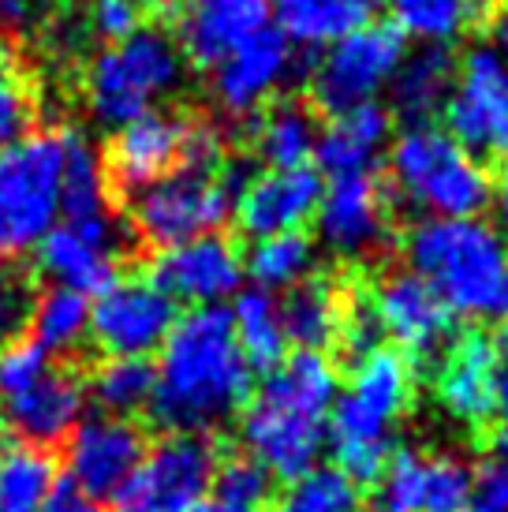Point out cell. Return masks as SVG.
<instances>
[{
  "instance_id": "4fadbf2b",
  "label": "cell",
  "mask_w": 508,
  "mask_h": 512,
  "mask_svg": "<svg viewBox=\"0 0 508 512\" xmlns=\"http://www.w3.org/2000/svg\"><path fill=\"white\" fill-rule=\"evenodd\" d=\"M475 468L460 456L400 449L374 483V512H467Z\"/></svg>"
},
{
  "instance_id": "ab89813d",
  "label": "cell",
  "mask_w": 508,
  "mask_h": 512,
  "mask_svg": "<svg viewBox=\"0 0 508 512\" xmlns=\"http://www.w3.org/2000/svg\"><path fill=\"white\" fill-rule=\"evenodd\" d=\"M210 498L228 501V505H243V509H262L266 512L269 501V475L251 456H232L225 464H217L213 475Z\"/></svg>"
},
{
  "instance_id": "8992f818",
  "label": "cell",
  "mask_w": 508,
  "mask_h": 512,
  "mask_svg": "<svg viewBox=\"0 0 508 512\" xmlns=\"http://www.w3.org/2000/svg\"><path fill=\"white\" fill-rule=\"evenodd\" d=\"M184 79V53L169 30L142 27L120 45H105L83 79L86 109L101 128H124L154 113Z\"/></svg>"
},
{
  "instance_id": "816d5d0a",
  "label": "cell",
  "mask_w": 508,
  "mask_h": 512,
  "mask_svg": "<svg viewBox=\"0 0 508 512\" xmlns=\"http://www.w3.org/2000/svg\"><path fill=\"white\" fill-rule=\"evenodd\" d=\"M497 412L505 415V423H508V378H501V393H497Z\"/></svg>"
},
{
  "instance_id": "5b68a950",
  "label": "cell",
  "mask_w": 508,
  "mask_h": 512,
  "mask_svg": "<svg viewBox=\"0 0 508 512\" xmlns=\"http://www.w3.org/2000/svg\"><path fill=\"white\" fill-rule=\"evenodd\" d=\"M393 191L426 217H482L494 202V180L445 128L415 124L389 146Z\"/></svg>"
},
{
  "instance_id": "7bdbcfd3",
  "label": "cell",
  "mask_w": 508,
  "mask_h": 512,
  "mask_svg": "<svg viewBox=\"0 0 508 512\" xmlns=\"http://www.w3.org/2000/svg\"><path fill=\"white\" fill-rule=\"evenodd\" d=\"M30 307H34L30 285L15 270L0 266V348L19 341L23 326L30 322Z\"/></svg>"
},
{
  "instance_id": "1f68e13d",
  "label": "cell",
  "mask_w": 508,
  "mask_h": 512,
  "mask_svg": "<svg viewBox=\"0 0 508 512\" xmlns=\"http://www.w3.org/2000/svg\"><path fill=\"white\" fill-rule=\"evenodd\" d=\"M57 490V460L38 445H12L0 453V512H42Z\"/></svg>"
},
{
  "instance_id": "60d3db41",
  "label": "cell",
  "mask_w": 508,
  "mask_h": 512,
  "mask_svg": "<svg viewBox=\"0 0 508 512\" xmlns=\"http://www.w3.org/2000/svg\"><path fill=\"white\" fill-rule=\"evenodd\" d=\"M53 367V356L34 341H12L0 348V397H19L23 389L42 382Z\"/></svg>"
},
{
  "instance_id": "d6986e66",
  "label": "cell",
  "mask_w": 508,
  "mask_h": 512,
  "mask_svg": "<svg viewBox=\"0 0 508 512\" xmlns=\"http://www.w3.org/2000/svg\"><path fill=\"white\" fill-rule=\"evenodd\" d=\"M154 281L172 303H195V307H217L221 299L240 292L243 281V255L240 247L221 236H195L187 243H176L169 251H157Z\"/></svg>"
},
{
  "instance_id": "f5cc1de1",
  "label": "cell",
  "mask_w": 508,
  "mask_h": 512,
  "mask_svg": "<svg viewBox=\"0 0 508 512\" xmlns=\"http://www.w3.org/2000/svg\"><path fill=\"white\" fill-rule=\"evenodd\" d=\"M157 8H165V12H169V8H187V4H191V0H154Z\"/></svg>"
},
{
  "instance_id": "83f0119b",
  "label": "cell",
  "mask_w": 508,
  "mask_h": 512,
  "mask_svg": "<svg viewBox=\"0 0 508 512\" xmlns=\"http://www.w3.org/2000/svg\"><path fill=\"white\" fill-rule=\"evenodd\" d=\"M251 146L258 161L273 172L307 169L318 146V124L314 113L299 101H277L254 116Z\"/></svg>"
},
{
  "instance_id": "30bf717a",
  "label": "cell",
  "mask_w": 508,
  "mask_h": 512,
  "mask_svg": "<svg viewBox=\"0 0 508 512\" xmlns=\"http://www.w3.org/2000/svg\"><path fill=\"white\" fill-rule=\"evenodd\" d=\"M217 475L213 441L172 434L146 449L139 471L113 498L116 512H198Z\"/></svg>"
},
{
  "instance_id": "8d00e7d4",
  "label": "cell",
  "mask_w": 508,
  "mask_h": 512,
  "mask_svg": "<svg viewBox=\"0 0 508 512\" xmlns=\"http://www.w3.org/2000/svg\"><path fill=\"white\" fill-rule=\"evenodd\" d=\"M105 415L127 419L146 412L154 400V363L150 359H105L86 385Z\"/></svg>"
},
{
  "instance_id": "277c9868",
  "label": "cell",
  "mask_w": 508,
  "mask_h": 512,
  "mask_svg": "<svg viewBox=\"0 0 508 512\" xmlns=\"http://www.w3.org/2000/svg\"><path fill=\"white\" fill-rule=\"evenodd\" d=\"M408 270L430 285L449 314H494L508 277V240L482 217H426L404 236Z\"/></svg>"
},
{
  "instance_id": "ffe728a7",
  "label": "cell",
  "mask_w": 508,
  "mask_h": 512,
  "mask_svg": "<svg viewBox=\"0 0 508 512\" xmlns=\"http://www.w3.org/2000/svg\"><path fill=\"white\" fill-rule=\"evenodd\" d=\"M434 393L456 423L464 427L490 423L497 412V393H501L494 337L467 329L456 341H449V348L441 352L438 374H434Z\"/></svg>"
},
{
  "instance_id": "d4e9b609",
  "label": "cell",
  "mask_w": 508,
  "mask_h": 512,
  "mask_svg": "<svg viewBox=\"0 0 508 512\" xmlns=\"http://www.w3.org/2000/svg\"><path fill=\"white\" fill-rule=\"evenodd\" d=\"M393 139V116L389 109L363 105L344 116H333L329 128L318 131V146H314V161L329 172L333 180L344 176H370L374 161L381 157L385 143Z\"/></svg>"
},
{
  "instance_id": "681fc988",
  "label": "cell",
  "mask_w": 508,
  "mask_h": 512,
  "mask_svg": "<svg viewBox=\"0 0 508 512\" xmlns=\"http://www.w3.org/2000/svg\"><path fill=\"white\" fill-rule=\"evenodd\" d=\"M494 352H497V367H501V378H508V326L501 329V337H494Z\"/></svg>"
},
{
  "instance_id": "b9f144b4",
  "label": "cell",
  "mask_w": 508,
  "mask_h": 512,
  "mask_svg": "<svg viewBox=\"0 0 508 512\" xmlns=\"http://www.w3.org/2000/svg\"><path fill=\"white\" fill-rule=\"evenodd\" d=\"M146 4L142 0H90L83 12L86 34H94L105 45H120L142 30Z\"/></svg>"
},
{
  "instance_id": "e575fe53",
  "label": "cell",
  "mask_w": 508,
  "mask_h": 512,
  "mask_svg": "<svg viewBox=\"0 0 508 512\" xmlns=\"http://www.w3.org/2000/svg\"><path fill=\"white\" fill-rule=\"evenodd\" d=\"M273 512H367V498L363 486L352 483L337 464H314L311 471L288 479L281 498L273 501Z\"/></svg>"
},
{
  "instance_id": "5bb4252c",
  "label": "cell",
  "mask_w": 508,
  "mask_h": 512,
  "mask_svg": "<svg viewBox=\"0 0 508 512\" xmlns=\"http://www.w3.org/2000/svg\"><path fill=\"white\" fill-rule=\"evenodd\" d=\"M124 243L127 232L113 214L64 221L38 243V270L53 281V288H68L90 299L116 281V258Z\"/></svg>"
},
{
  "instance_id": "ee69618b",
  "label": "cell",
  "mask_w": 508,
  "mask_h": 512,
  "mask_svg": "<svg viewBox=\"0 0 508 512\" xmlns=\"http://www.w3.org/2000/svg\"><path fill=\"white\" fill-rule=\"evenodd\" d=\"M42 512H105L94 498L79 494L71 483H57V490L45 498Z\"/></svg>"
},
{
  "instance_id": "7dc6e473",
  "label": "cell",
  "mask_w": 508,
  "mask_h": 512,
  "mask_svg": "<svg viewBox=\"0 0 508 512\" xmlns=\"http://www.w3.org/2000/svg\"><path fill=\"white\" fill-rule=\"evenodd\" d=\"M494 202H497V214H501V228L508 232V169L501 176V184L494 187Z\"/></svg>"
},
{
  "instance_id": "7c38bea8",
  "label": "cell",
  "mask_w": 508,
  "mask_h": 512,
  "mask_svg": "<svg viewBox=\"0 0 508 512\" xmlns=\"http://www.w3.org/2000/svg\"><path fill=\"white\" fill-rule=\"evenodd\" d=\"M172 303L150 277H124L90 303V341L109 359H150L176 326Z\"/></svg>"
},
{
  "instance_id": "9f6ffc18",
  "label": "cell",
  "mask_w": 508,
  "mask_h": 512,
  "mask_svg": "<svg viewBox=\"0 0 508 512\" xmlns=\"http://www.w3.org/2000/svg\"><path fill=\"white\" fill-rule=\"evenodd\" d=\"M475 4H479V0H475Z\"/></svg>"
},
{
  "instance_id": "f1b7e54d",
  "label": "cell",
  "mask_w": 508,
  "mask_h": 512,
  "mask_svg": "<svg viewBox=\"0 0 508 512\" xmlns=\"http://www.w3.org/2000/svg\"><path fill=\"white\" fill-rule=\"evenodd\" d=\"M340 299H344V288H337L329 277H314V273L296 288H288L281 318L288 341H296L299 352H322L329 344H337Z\"/></svg>"
},
{
  "instance_id": "7a4b0ae2",
  "label": "cell",
  "mask_w": 508,
  "mask_h": 512,
  "mask_svg": "<svg viewBox=\"0 0 508 512\" xmlns=\"http://www.w3.org/2000/svg\"><path fill=\"white\" fill-rule=\"evenodd\" d=\"M340 393L337 363L325 352H296L269 370L243 404V445L269 479H296L314 468L329 438V412Z\"/></svg>"
},
{
  "instance_id": "e0dca14e",
  "label": "cell",
  "mask_w": 508,
  "mask_h": 512,
  "mask_svg": "<svg viewBox=\"0 0 508 512\" xmlns=\"http://www.w3.org/2000/svg\"><path fill=\"white\" fill-rule=\"evenodd\" d=\"M146 456V438L131 419L94 415L68 434V483L86 498H116Z\"/></svg>"
},
{
  "instance_id": "cb8c5ba5",
  "label": "cell",
  "mask_w": 508,
  "mask_h": 512,
  "mask_svg": "<svg viewBox=\"0 0 508 512\" xmlns=\"http://www.w3.org/2000/svg\"><path fill=\"white\" fill-rule=\"evenodd\" d=\"M86 404V385L83 378L68 367H49L42 382L23 389L19 397L4 400V423L19 430L23 445H38L49 449L79 427Z\"/></svg>"
},
{
  "instance_id": "2e32d148",
  "label": "cell",
  "mask_w": 508,
  "mask_h": 512,
  "mask_svg": "<svg viewBox=\"0 0 508 512\" xmlns=\"http://www.w3.org/2000/svg\"><path fill=\"white\" fill-rule=\"evenodd\" d=\"M318 236L340 258H370L393 240V206L389 187L374 176L329 180L318 202Z\"/></svg>"
},
{
  "instance_id": "ac0fdd59",
  "label": "cell",
  "mask_w": 508,
  "mask_h": 512,
  "mask_svg": "<svg viewBox=\"0 0 508 512\" xmlns=\"http://www.w3.org/2000/svg\"><path fill=\"white\" fill-rule=\"evenodd\" d=\"M370 307L381 326V337H389L400 356L430 359L449 348L452 314L411 270L385 273L370 288Z\"/></svg>"
},
{
  "instance_id": "52a82bcc",
  "label": "cell",
  "mask_w": 508,
  "mask_h": 512,
  "mask_svg": "<svg viewBox=\"0 0 508 512\" xmlns=\"http://www.w3.org/2000/svg\"><path fill=\"white\" fill-rule=\"evenodd\" d=\"M68 131H30L0 150V255H23L57 228Z\"/></svg>"
},
{
  "instance_id": "7402d4cb",
  "label": "cell",
  "mask_w": 508,
  "mask_h": 512,
  "mask_svg": "<svg viewBox=\"0 0 508 512\" xmlns=\"http://www.w3.org/2000/svg\"><path fill=\"white\" fill-rule=\"evenodd\" d=\"M292 68H296V57L288 38L281 30L266 27L254 42L213 68V101L228 116L262 113V105L288 83Z\"/></svg>"
},
{
  "instance_id": "f35d334b",
  "label": "cell",
  "mask_w": 508,
  "mask_h": 512,
  "mask_svg": "<svg viewBox=\"0 0 508 512\" xmlns=\"http://www.w3.org/2000/svg\"><path fill=\"white\" fill-rule=\"evenodd\" d=\"M337 344L352 356V363L370 356L374 348H381V326H378V318H374V307H370V288H363V285L344 288Z\"/></svg>"
},
{
  "instance_id": "6da1fadb",
  "label": "cell",
  "mask_w": 508,
  "mask_h": 512,
  "mask_svg": "<svg viewBox=\"0 0 508 512\" xmlns=\"http://www.w3.org/2000/svg\"><path fill=\"white\" fill-rule=\"evenodd\" d=\"M251 400V367L232 337L225 307H195L176 318L154 367V400L146 412L172 434L221 427Z\"/></svg>"
},
{
  "instance_id": "ba28073f",
  "label": "cell",
  "mask_w": 508,
  "mask_h": 512,
  "mask_svg": "<svg viewBox=\"0 0 508 512\" xmlns=\"http://www.w3.org/2000/svg\"><path fill=\"white\" fill-rule=\"evenodd\" d=\"M236 195H240V184L232 180V169L180 165L150 187L127 195L131 202L127 214H131V228L142 243L169 251L176 243L217 232L232 214Z\"/></svg>"
},
{
  "instance_id": "db71d44e",
  "label": "cell",
  "mask_w": 508,
  "mask_h": 512,
  "mask_svg": "<svg viewBox=\"0 0 508 512\" xmlns=\"http://www.w3.org/2000/svg\"><path fill=\"white\" fill-rule=\"evenodd\" d=\"M497 314H505V318H508V277H505V292H501V303H497Z\"/></svg>"
},
{
  "instance_id": "603a6c76",
  "label": "cell",
  "mask_w": 508,
  "mask_h": 512,
  "mask_svg": "<svg viewBox=\"0 0 508 512\" xmlns=\"http://www.w3.org/2000/svg\"><path fill=\"white\" fill-rule=\"evenodd\" d=\"M269 27V0H191L180 19V53L217 68Z\"/></svg>"
},
{
  "instance_id": "4316f807",
  "label": "cell",
  "mask_w": 508,
  "mask_h": 512,
  "mask_svg": "<svg viewBox=\"0 0 508 512\" xmlns=\"http://www.w3.org/2000/svg\"><path fill=\"white\" fill-rule=\"evenodd\" d=\"M456 83V60L449 49H430L423 45L419 53L400 60L389 94H393L396 116L415 124H430V116H438L445 109V101Z\"/></svg>"
},
{
  "instance_id": "f907efd6",
  "label": "cell",
  "mask_w": 508,
  "mask_h": 512,
  "mask_svg": "<svg viewBox=\"0 0 508 512\" xmlns=\"http://www.w3.org/2000/svg\"><path fill=\"white\" fill-rule=\"evenodd\" d=\"M198 512H262V509H243V505H228V501L206 498L198 505Z\"/></svg>"
},
{
  "instance_id": "9c48e42d",
  "label": "cell",
  "mask_w": 508,
  "mask_h": 512,
  "mask_svg": "<svg viewBox=\"0 0 508 512\" xmlns=\"http://www.w3.org/2000/svg\"><path fill=\"white\" fill-rule=\"evenodd\" d=\"M404 53V38L389 23H370L348 38L333 42L311 68V101L325 116H344L352 109L374 105L378 94L393 83Z\"/></svg>"
},
{
  "instance_id": "484cf974",
  "label": "cell",
  "mask_w": 508,
  "mask_h": 512,
  "mask_svg": "<svg viewBox=\"0 0 508 512\" xmlns=\"http://www.w3.org/2000/svg\"><path fill=\"white\" fill-rule=\"evenodd\" d=\"M378 0H273L277 30L288 45L318 49L348 38L355 30L370 27Z\"/></svg>"
},
{
  "instance_id": "d590c367",
  "label": "cell",
  "mask_w": 508,
  "mask_h": 512,
  "mask_svg": "<svg viewBox=\"0 0 508 512\" xmlns=\"http://www.w3.org/2000/svg\"><path fill=\"white\" fill-rule=\"evenodd\" d=\"M314 270V243L303 232H281V236H266L254 240L251 255L243 258V273H251L262 292H277V288H296L307 281Z\"/></svg>"
},
{
  "instance_id": "f546056e",
  "label": "cell",
  "mask_w": 508,
  "mask_h": 512,
  "mask_svg": "<svg viewBox=\"0 0 508 512\" xmlns=\"http://www.w3.org/2000/svg\"><path fill=\"white\" fill-rule=\"evenodd\" d=\"M228 318H232V337L240 344L247 367L266 370V374L281 367L284 352H288V333H284L281 303L277 299L262 292V288L240 292Z\"/></svg>"
},
{
  "instance_id": "44dd1931",
  "label": "cell",
  "mask_w": 508,
  "mask_h": 512,
  "mask_svg": "<svg viewBox=\"0 0 508 512\" xmlns=\"http://www.w3.org/2000/svg\"><path fill=\"white\" fill-rule=\"evenodd\" d=\"M322 191V176L311 165L288 172L266 169L262 176L247 180V187L236 195L232 214H236L243 232L254 236V240L281 236V232H303V225L318 214Z\"/></svg>"
},
{
  "instance_id": "f6af8a7d",
  "label": "cell",
  "mask_w": 508,
  "mask_h": 512,
  "mask_svg": "<svg viewBox=\"0 0 508 512\" xmlns=\"http://www.w3.org/2000/svg\"><path fill=\"white\" fill-rule=\"evenodd\" d=\"M38 15V0H0V30H27Z\"/></svg>"
},
{
  "instance_id": "c3c4849f",
  "label": "cell",
  "mask_w": 508,
  "mask_h": 512,
  "mask_svg": "<svg viewBox=\"0 0 508 512\" xmlns=\"http://www.w3.org/2000/svg\"><path fill=\"white\" fill-rule=\"evenodd\" d=\"M494 53L497 57H501V64H505L508 68V15L505 19H501V23H497V30H494Z\"/></svg>"
},
{
  "instance_id": "11a10c76",
  "label": "cell",
  "mask_w": 508,
  "mask_h": 512,
  "mask_svg": "<svg viewBox=\"0 0 508 512\" xmlns=\"http://www.w3.org/2000/svg\"><path fill=\"white\" fill-rule=\"evenodd\" d=\"M4 438H8V423H4V412H0V453L8 449V445H4Z\"/></svg>"
},
{
  "instance_id": "bcb514c9",
  "label": "cell",
  "mask_w": 508,
  "mask_h": 512,
  "mask_svg": "<svg viewBox=\"0 0 508 512\" xmlns=\"http://www.w3.org/2000/svg\"><path fill=\"white\" fill-rule=\"evenodd\" d=\"M490 468L505 471L508 475V423L494 434V441H490V460H486Z\"/></svg>"
},
{
  "instance_id": "d6a6232c",
  "label": "cell",
  "mask_w": 508,
  "mask_h": 512,
  "mask_svg": "<svg viewBox=\"0 0 508 512\" xmlns=\"http://www.w3.org/2000/svg\"><path fill=\"white\" fill-rule=\"evenodd\" d=\"M60 214L68 221H90L109 214V180L98 150L79 131H68L64 154V187H60Z\"/></svg>"
},
{
  "instance_id": "9a60e30c",
  "label": "cell",
  "mask_w": 508,
  "mask_h": 512,
  "mask_svg": "<svg viewBox=\"0 0 508 512\" xmlns=\"http://www.w3.org/2000/svg\"><path fill=\"white\" fill-rule=\"evenodd\" d=\"M191 128H195V116L169 113V109H154V113L116 128L109 154L101 157L109 191L116 187L124 195H135L154 180L180 169L187 157Z\"/></svg>"
},
{
  "instance_id": "4dcf8cb0",
  "label": "cell",
  "mask_w": 508,
  "mask_h": 512,
  "mask_svg": "<svg viewBox=\"0 0 508 512\" xmlns=\"http://www.w3.org/2000/svg\"><path fill=\"white\" fill-rule=\"evenodd\" d=\"M385 4H389V27L400 38H415L430 49H449L479 19L475 0H385Z\"/></svg>"
},
{
  "instance_id": "3957f363",
  "label": "cell",
  "mask_w": 508,
  "mask_h": 512,
  "mask_svg": "<svg viewBox=\"0 0 508 512\" xmlns=\"http://www.w3.org/2000/svg\"><path fill=\"white\" fill-rule=\"evenodd\" d=\"M415 397V367L396 348L355 359L348 385L333 400L329 441L337 468L359 486H374L393 456V430Z\"/></svg>"
},
{
  "instance_id": "836d02e7",
  "label": "cell",
  "mask_w": 508,
  "mask_h": 512,
  "mask_svg": "<svg viewBox=\"0 0 508 512\" xmlns=\"http://www.w3.org/2000/svg\"><path fill=\"white\" fill-rule=\"evenodd\" d=\"M30 341L45 352H75L90 337V299L68 288H49L30 307Z\"/></svg>"
},
{
  "instance_id": "8fae6325",
  "label": "cell",
  "mask_w": 508,
  "mask_h": 512,
  "mask_svg": "<svg viewBox=\"0 0 508 512\" xmlns=\"http://www.w3.org/2000/svg\"><path fill=\"white\" fill-rule=\"evenodd\" d=\"M445 131L475 161H508V68L490 45L471 49L456 64L445 101Z\"/></svg>"
},
{
  "instance_id": "74e56055",
  "label": "cell",
  "mask_w": 508,
  "mask_h": 512,
  "mask_svg": "<svg viewBox=\"0 0 508 512\" xmlns=\"http://www.w3.org/2000/svg\"><path fill=\"white\" fill-rule=\"evenodd\" d=\"M38 120V90L27 64L19 60L8 42H0V150L15 139L30 135V124Z\"/></svg>"
}]
</instances>
